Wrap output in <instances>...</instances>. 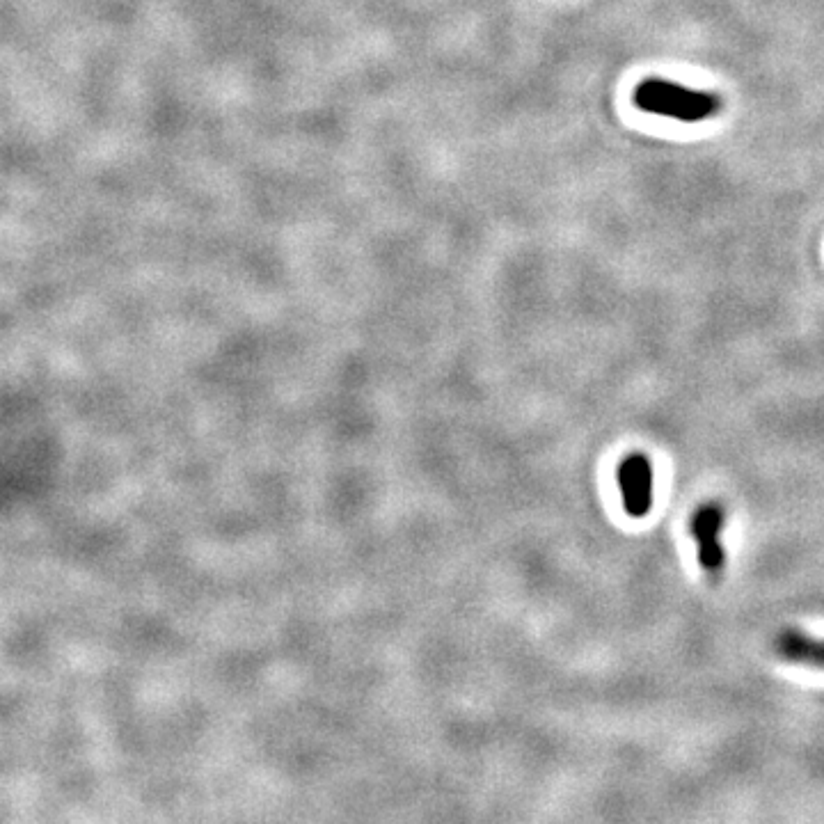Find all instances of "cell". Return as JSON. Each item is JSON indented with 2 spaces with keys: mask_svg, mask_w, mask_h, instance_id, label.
Instances as JSON below:
<instances>
[{
  "mask_svg": "<svg viewBox=\"0 0 824 824\" xmlns=\"http://www.w3.org/2000/svg\"><path fill=\"white\" fill-rule=\"evenodd\" d=\"M635 103L651 115L671 117L678 122H703L715 117L721 110V97L708 90H692V87L648 78L635 90Z\"/></svg>",
  "mask_w": 824,
  "mask_h": 824,
  "instance_id": "cell-1",
  "label": "cell"
},
{
  "mask_svg": "<svg viewBox=\"0 0 824 824\" xmlns=\"http://www.w3.org/2000/svg\"><path fill=\"white\" fill-rule=\"evenodd\" d=\"M774 653L790 664H802L824 671V639L802 630H781L774 637Z\"/></svg>",
  "mask_w": 824,
  "mask_h": 824,
  "instance_id": "cell-4",
  "label": "cell"
},
{
  "mask_svg": "<svg viewBox=\"0 0 824 824\" xmlns=\"http://www.w3.org/2000/svg\"><path fill=\"white\" fill-rule=\"evenodd\" d=\"M721 532H724V506L719 502H705L696 506L692 518H689V534L696 541L699 564L712 580H717L721 575L726 561Z\"/></svg>",
  "mask_w": 824,
  "mask_h": 824,
  "instance_id": "cell-2",
  "label": "cell"
},
{
  "mask_svg": "<svg viewBox=\"0 0 824 824\" xmlns=\"http://www.w3.org/2000/svg\"><path fill=\"white\" fill-rule=\"evenodd\" d=\"M623 509L630 518H644L653 506V467L646 454L632 451L616 467Z\"/></svg>",
  "mask_w": 824,
  "mask_h": 824,
  "instance_id": "cell-3",
  "label": "cell"
}]
</instances>
